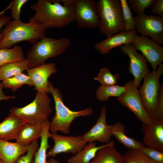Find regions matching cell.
Wrapping results in <instances>:
<instances>
[{"label": "cell", "instance_id": "cell-19", "mask_svg": "<svg viewBox=\"0 0 163 163\" xmlns=\"http://www.w3.org/2000/svg\"><path fill=\"white\" fill-rule=\"evenodd\" d=\"M28 146L0 140V159L3 163H15L20 156L27 152Z\"/></svg>", "mask_w": 163, "mask_h": 163}, {"label": "cell", "instance_id": "cell-26", "mask_svg": "<svg viewBox=\"0 0 163 163\" xmlns=\"http://www.w3.org/2000/svg\"><path fill=\"white\" fill-rule=\"evenodd\" d=\"M124 86L114 85L108 86H100L96 91V97L99 101L104 102L110 97H119L125 92Z\"/></svg>", "mask_w": 163, "mask_h": 163}, {"label": "cell", "instance_id": "cell-37", "mask_svg": "<svg viewBox=\"0 0 163 163\" xmlns=\"http://www.w3.org/2000/svg\"><path fill=\"white\" fill-rule=\"evenodd\" d=\"M151 7L152 13L163 18V0H154Z\"/></svg>", "mask_w": 163, "mask_h": 163}, {"label": "cell", "instance_id": "cell-5", "mask_svg": "<svg viewBox=\"0 0 163 163\" xmlns=\"http://www.w3.org/2000/svg\"><path fill=\"white\" fill-rule=\"evenodd\" d=\"M101 33L107 37L124 30L120 0H98L97 2Z\"/></svg>", "mask_w": 163, "mask_h": 163}, {"label": "cell", "instance_id": "cell-10", "mask_svg": "<svg viewBox=\"0 0 163 163\" xmlns=\"http://www.w3.org/2000/svg\"><path fill=\"white\" fill-rule=\"evenodd\" d=\"M136 30L141 35L149 36L160 45L163 44V18L145 13L134 17Z\"/></svg>", "mask_w": 163, "mask_h": 163}, {"label": "cell", "instance_id": "cell-23", "mask_svg": "<svg viewBox=\"0 0 163 163\" xmlns=\"http://www.w3.org/2000/svg\"><path fill=\"white\" fill-rule=\"evenodd\" d=\"M112 145L100 149L89 163H125L123 155Z\"/></svg>", "mask_w": 163, "mask_h": 163}, {"label": "cell", "instance_id": "cell-21", "mask_svg": "<svg viewBox=\"0 0 163 163\" xmlns=\"http://www.w3.org/2000/svg\"><path fill=\"white\" fill-rule=\"evenodd\" d=\"M112 145H115L114 141L104 145L97 146L95 142H89L80 151L74 155L69 158L67 163H89L101 149Z\"/></svg>", "mask_w": 163, "mask_h": 163}, {"label": "cell", "instance_id": "cell-30", "mask_svg": "<svg viewBox=\"0 0 163 163\" xmlns=\"http://www.w3.org/2000/svg\"><path fill=\"white\" fill-rule=\"evenodd\" d=\"M119 78V74H113L108 69L104 67L101 69L94 79L98 81L101 86H108L116 85Z\"/></svg>", "mask_w": 163, "mask_h": 163}, {"label": "cell", "instance_id": "cell-34", "mask_svg": "<svg viewBox=\"0 0 163 163\" xmlns=\"http://www.w3.org/2000/svg\"><path fill=\"white\" fill-rule=\"evenodd\" d=\"M151 121L163 120V86L161 84L159 92V103L155 111L149 115Z\"/></svg>", "mask_w": 163, "mask_h": 163}, {"label": "cell", "instance_id": "cell-3", "mask_svg": "<svg viewBox=\"0 0 163 163\" xmlns=\"http://www.w3.org/2000/svg\"><path fill=\"white\" fill-rule=\"evenodd\" d=\"M48 87L50 93L53 97L55 108V115L50 123L51 133L59 131L64 134H68L70 132V125L74 120L81 117L90 116L93 113L94 110L91 107L77 111L70 110L64 104L63 96L59 89L49 81Z\"/></svg>", "mask_w": 163, "mask_h": 163}, {"label": "cell", "instance_id": "cell-1", "mask_svg": "<svg viewBox=\"0 0 163 163\" xmlns=\"http://www.w3.org/2000/svg\"><path fill=\"white\" fill-rule=\"evenodd\" d=\"M73 7L61 0H39L30 7L35 13L29 21L39 22L47 29L63 28L74 21Z\"/></svg>", "mask_w": 163, "mask_h": 163}, {"label": "cell", "instance_id": "cell-20", "mask_svg": "<svg viewBox=\"0 0 163 163\" xmlns=\"http://www.w3.org/2000/svg\"><path fill=\"white\" fill-rule=\"evenodd\" d=\"M45 123L36 124L26 123L18 133L16 139V142L22 145L27 146L37 140L41 137Z\"/></svg>", "mask_w": 163, "mask_h": 163}, {"label": "cell", "instance_id": "cell-2", "mask_svg": "<svg viewBox=\"0 0 163 163\" xmlns=\"http://www.w3.org/2000/svg\"><path fill=\"white\" fill-rule=\"evenodd\" d=\"M2 33L0 49L10 48L20 42L27 41L33 44L45 37L47 29L42 24L35 22L25 23L20 20H10L5 25Z\"/></svg>", "mask_w": 163, "mask_h": 163}, {"label": "cell", "instance_id": "cell-36", "mask_svg": "<svg viewBox=\"0 0 163 163\" xmlns=\"http://www.w3.org/2000/svg\"><path fill=\"white\" fill-rule=\"evenodd\" d=\"M141 151L148 157L158 163H163V152L145 146Z\"/></svg>", "mask_w": 163, "mask_h": 163}, {"label": "cell", "instance_id": "cell-38", "mask_svg": "<svg viewBox=\"0 0 163 163\" xmlns=\"http://www.w3.org/2000/svg\"><path fill=\"white\" fill-rule=\"evenodd\" d=\"M10 8L11 5H9L5 9L0 12V41L3 37L2 34L0 30L4 25H5L8 21L10 20L11 19L9 16L3 14L6 10Z\"/></svg>", "mask_w": 163, "mask_h": 163}, {"label": "cell", "instance_id": "cell-17", "mask_svg": "<svg viewBox=\"0 0 163 163\" xmlns=\"http://www.w3.org/2000/svg\"><path fill=\"white\" fill-rule=\"evenodd\" d=\"M136 30L123 31L96 43L94 49L100 54L104 55L109 53L113 49L125 44L131 43Z\"/></svg>", "mask_w": 163, "mask_h": 163}, {"label": "cell", "instance_id": "cell-27", "mask_svg": "<svg viewBox=\"0 0 163 163\" xmlns=\"http://www.w3.org/2000/svg\"><path fill=\"white\" fill-rule=\"evenodd\" d=\"M26 59L22 48L16 45L11 48L0 49V67L5 64Z\"/></svg>", "mask_w": 163, "mask_h": 163}, {"label": "cell", "instance_id": "cell-22", "mask_svg": "<svg viewBox=\"0 0 163 163\" xmlns=\"http://www.w3.org/2000/svg\"><path fill=\"white\" fill-rule=\"evenodd\" d=\"M111 132L117 141L128 149L141 150L145 146L142 142L127 136L125 133V126L121 122L112 125Z\"/></svg>", "mask_w": 163, "mask_h": 163}, {"label": "cell", "instance_id": "cell-29", "mask_svg": "<svg viewBox=\"0 0 163 163\" xmlns=\"http://www.w3.org/2000/svg\"><path fill=\"white\" fill-rule=\"evenodd\" d=\"M123 156L125 163H158L140 150L128 149Z\"/></svg>", "mask_w": 163, "mask_h": 163}, {"label": "cell", "instance_id": "cell-32", "mask_svg": "<svg viewBox=\"0 0 163 163\" xmlns=\"http://www.w3.org/2000/svg\"><path fill=\"white\" fill-rule=\"evenodd\" d=\"M154 0H128V5L130 9L137 14H144L146 8L151 7Z\"/></svg>", "mask_w": 163, "mask_h": 163}, {"label": "cell", "instance_id": "cell-9", "mask_svg": "<svg viewBox=\"0 0 163 163\" xmlns=\"http://www.w3.org/2000/svg\"><path fill=\"white\" fill-rule=\"evenodd\" d=\"M126 90L117 101L132 111L142 124H149L151 120L144 109L139 94L138 88L133 81L127 82L124 85Z\"/></svg>", "mask_w": 163, "mask_h": 163}, {"label": "cell", "instance_id": "cell-18", "mask_svg": "<svg viewBox=\"0 0 163 163\" xmlns=\"http://www.w3.org/2000/svg\"><path fill=\"white\" fill-rule=\"evenodd\" d=\"M26 123L15 115L9 113L0 123V140L16 139L22 126Z\"/></svg>", "mask_w": 163, "mask_h": 163}, {"label": "cell", "instance_id": "cell-6", "mask_svg": "<svg viewBox=\"0 0 163 163\" xmlns=\"http://www.w3.org/2000/svg\"><path fill=\"white\" fill-rule=\"evenodd\" d=\"M48 94L37 91L35 97L31 102L22 107H13L9 111L26 123H44L49 120V117L53 110Z\"/></svg>", "mask_w": 163, "mask_h": 163}, {"label": "cell", "instance_id": "cell-14", "mask_svg": "<svg viewBox=\"0 0 163 163\" xmlns=\"http://www.w3.org/2000/svg\"><path fill=\"white\" fill-rule=\"evenodd\" d=\"M107 108L102 107L100 110V115L94 125L82 136L84 140L87 143L97 141L101 143H108L112 136V125L107 124L106 119Z\"/></svg>", "mask_w": 163, "mask_h": 163}, {"label": "cell", "instance_id": "cell-16", "mask_svg": "<svg viewBox=\"0 0 163 163\" xmlns=\"http://www.w3.org/2000/svg\"><path fill=\"white\" fill-rule=\"evenodd\" d=\"M143 144L146 147L163 152V120L151 121L142 124Z\"/></svg>", "mask_w": 163, "mask_h": 163}, {"label": "cell", "instance_id": "cell-25", "mask_svg": "<svg viewBox=\"0 0 163 163\" xmlns=\"http://www.w3.org/2000/svg\"><path fill=\"white\" fill-rule=\"evenodd\" d=\"M29 68L26 59L4 64L0 67V81L24 72Z\"/></svg>", "mask_w": 163, "mask_h": 163}, {"label": "cell", "instance_id": "cell-12", "mask_svg": "<svg viewBox=\"0 0 163 163\" xmlns=\"http://www.w3.org/2000/svg\"><path fill=\"white\" fill-rule=\"evenodd\" d=\"M50 138L53 140L54 145L47 152V157H55L61 153H71L75 155L87 143L81 135L68 136L51 133Z\"/></svg>", "mask_w": 163, "mask_h": 163}, {"label": "cell", "instance_id": "cell-33", "mask_svg": "<svg viewBox=\"0 0 163 163\" xmlns=\"http://www.w3.org/2000/svg\"><path fill=\"white\" fill-rule=\"evenodd\" d=\"M38 148V142L37 140L28 146L27 152L20 156L15 163H33L34 155Z\"/></svg>", "mask_w": 163, "mask_h": 163}, {"label": "cell", "instance_id": "cell-7", "mask_svg": "<svg viewBox=\"0 0 163 163\" xmlns=\"http://www.w3.org/2000/svg\"><path fill=\"white\" fill-rule=\"evenodd\" d=\"M158 67L144 77L143 84L138 90L142 105L149 116L155 111L159 103V92L161 85L160 78L163 74V63Z\"/></svg>", "mask_w": 163, "mask_h": 163}, {"label": "cell", "instance_id": "cell-42", "mask_svg": "<svg viewBox=\"0 0 163 163\" xmlns=\"http://www.w3.org/2000/svg\"><path fill=\"white\" fill-rule=\"evenodd\" d=\"M0 163H3V162L1 160L0 161Z\"/></svg>", "mask_w": 163, "mask_h": 163}, {"label": "cell", "instance_id": "cell-39", "mask_svg": "<svg viewBox=\"0 0 163 163\" xmlns=\"http://www.w3.org/2000/svg\"><path fill=\"white\" fill-rule=\"evenodd\" d=\"M3 85L0 82V101L2 100H8L9 99L14 98L15 97L14 96H8L5 95L3 92Z\"/></svg>", "mask_w": 163, "mask_h": 163}, {"label": "cell", "instance_id": "cell-13", "mask_svg": "<svg viewBox=\"0 0 163 163\" xmlns=\"http://www.w3.org/2000/svg\"><path fill=\"white\" fill-rule=\"evenodd\" d=\"M120 50L129 57L128 71L133 76V82L138 88L144 77L151 72L148 68L147 61L142 54L136 51L131 43L120 46Z\"/></svg>", "mask_w": 163, "mask_h": 163}, {"label": "cell", "instance_id": "cell-28", "mask_svg": "<svg viewBox=\"0 0 163 163\" xmlns=\"http://www.w3.org/2000/svg\"><path fill=\"white\" fill-rule=\"evenodd\" d=\"M3 88L9 89L13 92L16 91L24 85L33 86L32 80L30 77L24 72L18 74L12 77L2 81Z\"/></svg>", "mask_w": 163, "mask_h": 163}, {"label": "cell", "instance_id": "cell-41", "mask_svg": "<svg viewBox=\"0 0 163 163\" xmlns=\"http://www.w3.org/2000/svg\"><path fill=\"white\" fill-rule=\"evenodd\" d=\"M49 159L50 160L51 163H61L57 160L51 157H50Z\"/></svg>", "mask_w": 163, "mask_h": 163}, {"label": "cell", "instance_id": "cell-8", "mask_svg": "<svg viewBox=\"0 0 163 163\" xmlns=\"http://www.w3.org/2000/svg\"><path fill=\"white\" fill-rule=\"evenodd\" d=\"M74 21L79 28H99L100 20L95 0H75L73 7Z\"/></svg>", "mask_w": 163, "mask_h": 163}, {"label": "cell", "instance_id": "cell-11", "mask_svg": "<svg viewBox=\"0 0 163 163\" xmlns=\"http://www.w3.org/2000/svg\"><path fill=\"white\" fill-rule=\"evenodd\" d=\"M136 51L139 50L150 64L153 70H156L163 61V48L160 44L147 37L136 33L131 43Z\"/></svg>", "mask_w": 163, "mask_h": 163}, {"label": "cell", "instance_id": "cell-24", "mask_svg": "<svg viewBox=\"0 0 163 163\" xmlns=\"http://www.w3.org/2000/svg\"><path fill=\"white\" fill-rule=\"evenodd\" d=\"M50 122L48 120L44 125L40 137V144L34 157L33 163H51L49 159L47 161V150L50 147L48 143V139L50 137Z\"/></svg>", "mask_w": 163, "mask_h": 163}, {"label": "cell", "instance_id": "cell-15", "mask_svg": "<svg viewBox=\"0 0 163 163\" xmlns=\"http://www.w3.org/2000/svg\"><path fill=\"white\" fill-rule=\"evenodd\" d=\"M26 71L32 80L35 90L50 93L48 79L51 75L57 72L55 63H45L29 68Z\"/></svg>", "mask_w": 163, "mask_h": 163}, {"label": "cell", "instance_id": "cell-31", "mask_svg": "<svg viewBox=\"0 0 163 163\" xmlns=\"http://www.w3.org/2000/svg\"><path fill=\"white\" fill-rule=\"evenodd\" d=\"M123 17L124 23V31L136 30L135 21L126 0H120Z\"/></svg>", "mask_w": 163, "mask_h": 163}, {"label": "cell", "instance_id": "cell-40", "mask_svg": "<svg viewBox=\"0 0 163 163\" xmlns=\"http://www.w3.org/2000/svg\"><path fill=\"white\" fill-rule=\"evenodd\" d=\"M61 2L64 5L68 6H73L75 0H61Z\"/></svg>", "mask_w": 163, "mask_h": 163}, {"label": "cell", "instance_id": "cell-4", "mask_svg": "<svg viewBox=\"0 0 163 163\" xmlns=\"http://www.w3.org/2000/svg\"><path fill=\"white\" fill-rule=\"evenodd\" d=\"M71 44L67 38L59 39L46 37L33 44L28 52L26 59L30 68L44 64L48 59L63 53Z\"/></svg>", "mask_w": 163, "mask_h": 163}, {"label": "cell", "instance_id": "cell-35", "mask_svg": "<svg viewBox=\"0 0 163 163\" xmlns=\"http://www.w3.org/2000/svg\"><path fill=\"white\" fill-rule=\"evenodd\" d=\"M28 1L27 0H14L11 2V17L13 20H21L20 16L22 8Z\"/></svg>", "mask_w": 163, "mask_h": 163}, {"label": "cell", "instance_id": "cell-43", "mask_svg": "<svg viewBox=\"0 0 163 163\" xmlns=\"http://www.w3.org/2000/svg\"><path fill=\"white\" fill-rule=\"evenodd\" d=\"M1 161V160L0 159V161Z\"/></svg>", "mask_w": 163, "mask_h": 163}]
</instances>
